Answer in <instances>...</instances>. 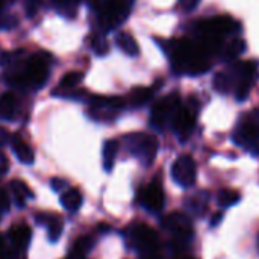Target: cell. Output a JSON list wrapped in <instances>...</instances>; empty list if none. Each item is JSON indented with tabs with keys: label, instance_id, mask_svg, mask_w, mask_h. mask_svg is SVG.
<instances>
[{
	"label": "cell",
	"instance_id": "obj_1",
	"mask_svg": "<svg viewBox=\"0 0 259 259\" xmlns=\"http://www.w3.org/2000/svg\"><path fill=\"white\" fill-rule=\"evenodd\" d=\"M171 65L178 73L203 74L211 68L212 55L197 39H173L165 46Z\"/></svg>",
	"mask_w": 259,
	"mask_h": 259
},
{
	"label": "cell",
	"instance_id": "obj_2",
	"mask_svg": "<svg viewBox=\"0 0 259 259\" xmlns=\"http://www.w3.org/2000/svg\"><path fill=\"white\" fill-rule=\"evenodd\" d=\"M240 30L238 21L229 15H215L200 20L194 26L196 39L214 56L223 50V39Z\"/></svg>",
	"mask_w": 259,
	"mask_h": 259
},
{
	"label": "cell",
	"instance_id": "obj_3",
	"mask_svg": "<svg viewBox=\"0 0 259 259\" xmlns=\"http://www.w3.org/2000/svg\"><path fill=\"white\" fill-rule=\"evenodd\" d=\"M132 0H97L96 11L103 30L118 27L131 14Z\"/></svg>",
	"mask_w": 259,
	"mask_h": 259
},
{
	"label": "cell",
	"instance_id": "obj_4",
	"mask_svg": "<svg viewBox=\"0 0 259 259\" xmlns=\"http://www.w3.org/2000/svg\"><path fill=\"white\" fill-rule=\"evenodd\" d=\"M49 64H50V55L46 52L35 53L26 64L23 73L12 77V82L15 83H26L35 90H39L44 87V83L49 79Z\"/></svg>",
	"mask_w": 259,
	"mask_h": 259
},
{
	"label": "cell",
	"instance_id": "obj_5",
	"mask_svg": "<svg viewBox=\"0 0 259 259\" xmlns=\"http://www.w3.org/2000/svg\"><path fill=\"white\" fill-rule=\"evenodd\" d=\"M124 144L127 150L141 161L144 165H150L158 153V140L149 134H131L124 137Z\"/></svg>",
	"mask_w": 259,
	"mask_h": 259
},
{
	"label": "cell",
	"instance_id": "obj_6",
	"mask_svg": "<svg viewBox=\"0 0 259 259\" xmlns=\"http://www.w3.org/2000/svg\"><path fill=\"white\" fill-rule=\"evenodd\" d=\"M179 108H181V100L178 94H170L162 100H159L153 106L150 114L152 127H155L156 131H164L167 127H171L175 115L179 111Z\"/></svg>",
	"mask_w": 259,
	"mask_h": 259
},
{
	"label": "cell",
	"instance_id": "obj_7",
	"mask_svg": "<svg viewBox=\"0 0 259 259\" xmlns=\"http://www.w3.org/2000/svg\"><path fill=\"white\" fill-rule=\"evenodd\" d=\"M234 141L241 147H255L259 141V109H253L243 115L235 132Z\"/></svg>",
	"mask_w": 259,
	"mask_h": 259
},
{
	"label": "cell",
	"instance_id": "obj_8",
	"mask_svg": "<svg viewBox=\"0 0 259 259\" xmlns=\"http://www.w3.org/2000/svg\"><path fill=\"white\" fill-rule=\"evenodd\" d=\"M129 240H131V244L134 246V249L137 252H140L143 256L156 255L159 238H158V234L152 228H149L143 223L134 226L131 231Z\"/></svg>",
	"mask_w": 259,
	"mask_h": 259
},
{
	"label": "cell",
	"instance_id": "obj_9",
	"mask_svg": "<svg viewBox=\"0 0 259 259\" xmlns=\"http://www.w3.org/2000/svg\"><path fill=\"white\" fill-rule=\"evenodd\" d=\"M162 226L175 237L176 244H185L193 237L191 219L184 212H171L164 217Z\"/></svg>",
	"mask_w": 259,
	"mask_h": 259
},
{
	"label": "cell",
	"instance_id": "obj_10",
	"mask_svg": "<svg viewBox=\"0 0 259 259\" xmlns=\"http://www.w3.org/2000/svg\"><path fill=\"white\" fill-rule=\"evenodd\" d=\"M171 178L182 188H190L196 184L197 165L190 155L179 156L171 165Z\"/></svg>",
	"mask_w": 259,
	"mask_h": 259
},
{
	"label": "cell",
	"instance_id": "obj_11",
	"mask_svg": "<svg viewBox=\"0 0 259 259\" xmlns=\"http://www.w3.org/2000/svg\"><path fill=\"white\" fill-rule=\"evenodd\" d=\"M258 79V65L253 61H247V62H240V77H238V83L235 88V99L238 102H243L249 97L255 82Z\"/></svg>",
	"mask_w": 259,
	"mask_h": 259
},
{
	"label": "cell",
	"instance_id": "obj_12",
	"mask_svg": "<svg viewBox=\"0 0 259 259\" xmlns=\"http://www.w3.org/2000/svg\"><path fill=\"white\" fill-rule=\"evenodd\" d=\"M140 202L150 212H159V211H162V208L165 205V194H164V190H162L161 184L156 182V181L152 182V184H149L141 191Z\"/></svg>",
	"mask_w": 259,
	"mask_h": 259
},
{
	"label": "cell",
	"instance_id": "obj_13",
	"mask_svg": "<svg viewBox=\"0 0 259 259\" xmlns=\"http://www.w3.org/2000/svg\"><path fill=\"white\" fill-rule=\"evenodd\" d=\"M171 127L176 132V135L182 141H185L193 134V131L196 127V114H194V111H191V108H188V106L181 105L179 111L175 115Z\"/></svg>",
	"mask_w": 259,
	"mask_h": 259
},
{
	"label": "cell",
	"instance_id": "obj_14",
	"mask_svg": "<svg viewBox=\"0 0 259 259\" xmlns=\"http://www.w3.org/2000/svg\"><path fill=\"white\" fill-rule=\"evenodd\" d=\"M240 76V62L231 65L228 70H223L214 77V88L222 94H234Z\"/></svg>",
	"mask_w": 259,
	"mask_h": 259
},
{
	"label": "cell",
	"instance_id": "obj_15",
	"mask_svg": "<svg viewBox=\"0 0 259 259\" xmlns=\"http://www.w3.org/2000/svg\"><path fill=\"white\" fill-rule=\"evenodd\" d=\"M9 240H11L14 250L18 253H23L32 240V231L26 223H17L15 226L9 229Z\"/></svg>",
	"mask_w": 259,
	"mask_h": 259
},
{
	"label": "cell",
	"instance_id": "obj_16",
	"mask_svg": "<svg viewBox=\"0 0 259 259\" xmlns=\"http://www.w3.org/2000/svg\"><path fill=\"white\" fill-rule=\"evenodd\" d=\"M35 220L47 226V234H49L50 241L55 243V241H58L61 238L64 225H62V219L59 215H55V214H39V215L35 217Z\"/></svg>",
	"mask_w": 259,
	"mask_h": 259
},
{
	"label": "cell",
	"instance_id": "obj_17",
	"mask_svg": "<svg viewBox=\"0 0 259 259\" xmlns=\"http://www.w3.org/2000/svg\"><path fill=\"white\" fill-rule=\"evenodd\" d=\"M11 146H12V150H14V153H15V156L18 158L20 162L29 165V164H32V162L35 161V153H33L32 147H30L23 138H20V137H17V135L12 137Z\"/></svg>",
	"mask_w": 259,
	"mask_h": 259
},
{
	"label": "cell",
	"instance_id": "obj_18",
	"mask_svg": "<svg viewBox=\"0 0 259 259\" xmlns=\"http://www.w3.org/2000/svg\"><path fill=\"white\" fill-rule=\"evenodd\" d=\"M15 109H17L15 96L12 93H3L0 96V118L12 120L15 117Z\"/></svg>",
	"mask_w": 259,
	"mask_h": 259
},
{
	"label": "cell",
	"instance_id": "obj_19",
	"mask_svg": "<svg viewBox=\"0 0 259 259\" xmlns=\"http://www.w3.org/2000/svg\"><path fill=\"white\" fill-rule=\"evenodd\" d=\"M9 187H11V191H12L14 199H15V202H17L18 206H24L26 202H27V199L33 196V193L29 190V187H27L24 182L18 181V179L12 181V182L9 184Z\"/></svg>",
	"mask_w": 259,
	"mask_h": 259
},
{
	"label": "cell",
	"instance_id": "obj_20",
	"mask_svg": "<svg viewBox=\"0 0 259 259\" xmlns=\"http://www.w3.org/2000/svg\"><path fill=\"white\" fill-rule=\"evenodd\" d=\"M61 203H62V206L67 211H71V212L77 211L80 208V205H82V194H80V191L76 190V188L67 190L62 194V197H61Z\"/></svg>",
	"mask_w": 259,
	"mask_h": 259
},
{
	"label": "cell",
	"instance_id": "obj_21",
	"mask_svg": "<svg viewBox=\"0 0 259 259\" xmlns=\"http://www.w3.org/2000/svg\"><path fill=\"white\" fill-rule=\"evenodd\" d=\"M117 153H118V143L115 140H109L105 143L103 146V167L106 171H111L114 168V164H115V158H117Z\"/></svg>",
	"mask_w": 259,
	"mask_h": 259
},
{
	"label": "cell",
	"instance_id": "obj_22",
	"mask_svg": "<svg viewBox=\"0 0 259 259\" xmlns=\"http://www.w3.org/2000/svg\"><path fill=\"white\" fill-rule=\"evenodd\" d=\"M117 46L129 56H137L140 53V49H138V44L135 41V38L131 35V33H126V32H121L118 36H117Z\"/></svg>",
	"mask_w": 259,
	"mask_h": 259
},
{
	"label": "cell",
	"instance_id": "obj_23",
	"mask_svg": "<svg viewBox=\"0 0 259 259\" xmlns=\"http://www.w3.org/2000/svg\"><path fill=\"white\" fill-rule=\"evenodd\" d=\"M244 49H246L244 39H241V38H234L228 46L223 47L222 56H223L226 61H234V59H237V58L244 52Z\"/></svg>",
	"mask_w": 259,
	"mask_h": 259
},
{
	"label": "cell",
	"instance_id": "obj_24",
	"mask_svg": "<svg viewBox=\"0 0 259 259\" xmlns=\"http://www.w3.org/2000/svg\"><path fill=\"white\" fill-rule=\"evenodd\" d=\"M240 200H241V194L238 191H235V190L223 188L217 194V203L222 208H231V206L237 205Z\"/></svg>",
	"mask_w": 259,
	"mask_h": 259
},
{
	"label": "cell",
	"instance_id": "obj_25",
	"mask_svg": "<svg viewBox=\"0 0 259 259\" xmlns=\"http://www.w3.org/2000/svg\"><path fill=\"white\" fill-rule=\"evenodd\" d=\"M152 96L153 91L150 88H135L129 96V102L132 106H143L152 99Z\"/></svg>",
	"mask_w": 259,
	"mask_h": 259
},
{
	"label": "cell",
	"instance_id": "obj_26",
	"mask_svg": "<svg viewBox=\"0 0 259 259\" xmlns=\"http://www.w3.org/2000/svg\"><path fill=\"white\" fill-rule=\"evenodd\" d=\"M208 203V193H199L188 200V209L194 214H203Z\"/></svg>",
	"mask_w": 259,
	"mask_h": 259
},
{
	"label": "cell",
	"instance_id": "obj_27",
	"mask_svg": "<svg viewBox=\"0 0 259 259\" xmlns=\"http://www.w3.org/2000/svg\"><path fill=\"white\" fill-rule=\"evenodd\" d=\"M94 246V238L91 235H82L79 237L74 243H73V247H71V252H76V253H80V255H87Z\"/></svg>",
	"mask_w": 259,
	"mask_h": 259
},
{
	"label": "cell",
	"instance_id": "obj_28",
	"mask_svg": "<svg viewBox=\"0 0 259 259\" xmlns=\"http://www.w3.org/2000/svg\"><path fill=\"white\" fill-rule=\"evenodd\" d=\"M82 79H83V74L82 73H79V71H68V73H65L61 77L59 87L62 90H71V88L77 87Z\"/></svg>",
	"mask_w": 259,
	"mask_h": 259
},
{
	"label": "cell",
	"instance_id": "obj_29",
	"mask_svg": "<svg viewBox=\"0 0 259 259\" xmlns=\"http://www.w3.org/2000/svg\"><path fill=\"white\" fill-rule=\"evenodd\" d=\"M93 49H94V52H96L99 56L106 55V53H108L109 46H108V41L105 39V36H102V35H96V36H94V39H93Z\"/></svg>",
	"mask_w": 259,
	"mask_h": 259
},
{
	"label": "cell",
	"instance_id": "obj_30",
	"mask_svg": "<svg viewBox=\"0 0 259 259\" xmlns=\"http://www.w3.org/2000/svg\"><path fill=\"white\" fill-rule=\"evenodd\" d=\"M53 2H55L56 8H58L61 12L67 14V12H74L76 5H77L79 0H53Z\"/></svg>",
	"mask_w": 259,
	"mask_h": 259
},
{
	"label": "cell",
	"instance_id": "obj_31",
	"mask_svg": "<svg viewBox=\"0 0 259 259\" xmlns=\"http://www.w3.org/2000/svg\"><path fill=\"white\" fill-rule=\"evenodd\" d=\"M11 206V200H9V196L5 190L0 188V219L3 217V214L9 209Z\"/></svg>",
	"mask_w": 259,
	"mask_h": 259
},
{
	"label": "cell",
	"instance_id": "obj_32",
	"mask_svg": "<svg viewBox=\"0 0 259 259\" xmlns=\"http://www.w3.org/2000/svg\"><path fill=\"white\" fill-rule=\"evenodd\" d=\"M200 0H179V5L184 11L190 12V11H194L197 6H199Z\"/></svg>",
	"mask_w": 259,
	"mask_h": 259
},
{
	"label": "cell",
	"instance_id": "obj_33",
	"mask_svg": "<svg viewBox=\"0 0 259 259\" xmlns=\"http://www.w3.org/2000/svg\"><path fill=\"white\" fill-rule=\"evenodd\" d=\"M52 188L55 190V191H61V190H64L65 188V181H62V179H52Z\"/></svg>",
	"mask_w": 259,
	"mask_h": 259
},
{
	"label": "cell",
	"instance_id": "obj_34",
	"mask_svg": "<svg viewBox=\"0 0 259 259\" xmlns=\"http://www.w3.org/2000/svg\"><path fill=\"white\" fill-rule=\"evenodd\" d=\"M8 141H9V134H8V131L3 129V127H0V147L5 146Z\"/></svg>",
	"mask_w": 259,
	"mask_h": 259
},
{
	"label": "cell",
	"instance_id": "obj_35",
	"mask_svg": "<svg viewBox=\"0 0 259 259\" xmlns=\"http://www.w3.org/2000/svg\"><path fill=\"white\" fill-rule=\"evenodd\" d=\"M8 256V252H6V243H5V238L0 235V259H5Z\"/></svg>",
	"mask_w": 259,
	"mask_h": 259
},
{
	"label": "cell",
	"instance_id": "obj_36",
	"mask_svg": "<svg viewBox=\"0 0 259 259\" xmlns=\"http://www.w3.org/2000/svg\"><path fill=\"white\" fill-rule=\"evenodd\" d=\"M223 219V212H217L212 219H211V226H219V223Z\"/></svg>",
	"mask_w": 259,
	"mask_h": 259
},
{
	"label": "cell",
	"instance_id": "obj_37",
	"mask_svg": "<svg viewBox=\"0 0 259 259\" xmlns=\"http://www.w3.org/2000/svg\"><path fill=\"white\" fill-rule=\"evenodd\" d=\"M64 259H85V255H80V253H76V252H70V255L65 256Z\"/></svg>",
	"mask_w": 259,
	"mask_h": 259
},
{
	"label": "cell",
	"instance_id": "obj_38",
	"mask_svg": "<svg viewBox=\"0 0 259 259\" xmlns=\"http://www.w3.org/2000/svg\"><path fill=\"white\" fill-rule=\"evenodd\" d=\"M8 171V161L6 159H3L2 161V167H0V178H3V175Z\"/></svg>",
	"mask_w": 259,
	"mask_h": 259
},
{
	"label": "cell",
	"instance_id": "obj_39",
	"mask_svg": "<svg viewBox=\"0 0 259 259\" xmlns=\"http://www.w3.org/2000/svg\"><path fill=\"white\" fill-rule=\"evenodd\" d=\"M143 259H158V256L156 255H150V256H144Z\"/></svg>",
	"mask_w": 259,
	"mask_h": 259
},
{
	"label": "cell",
	"instance_id": "obj_40",
	"mask_svg": "<svg viewBox=\"0 0 259 259\" xmlns=\"http://www.w3.org/2000/svg\"><path fill=\"white\" fill-rule=\"evenodd\" d=\"M179 259H194V258H191V256H184V258H179Z\"/></svg>",
	"mask_w": 259,
	"mask_h": 259
}]
</instances>
